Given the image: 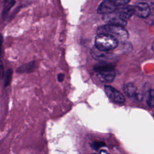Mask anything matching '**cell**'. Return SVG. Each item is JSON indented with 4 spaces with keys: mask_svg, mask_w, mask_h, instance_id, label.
I'll return each mask as SVG.
<instances>
[{
    "mask_svg": "<svg viewBox=\"0 0 154 154\" xmlns=\"http://www.w3.org/2000/svg\"><path fill=\"white\" fill-rule=\"evenodd\" d=\"M104 90L107 96L113 102L122 103L125 101V96L115 88L110 85H106L105 86Z\"/></svg>",
    "mask_w": 154,
    "mask_h": 154,
    "instance_id": "obj_3",
    "label": "cell"
},
{
    "mask_svg": "<svg viewBox=\"0 0 154 154\" xmlns=\"http://www.w3.org/2000/svg\"><path fill=\"white\" fill-rule=\"evenodd\" d=\"M118 41L106 34H97L95 38L94 47L100 51L108 52L113 50L118 45Z\"/></svg>",
    "mask_w": 154,
    "mask_h": 154,
    "instance_id": "obj_2",
    "label": "cell"
},
{
    "mask_svg": "<svg viewBox=\"0 0 154 154\" xmlns=\"http://www.w3.org/2000/svg\"><path fill=\"white\" fill-rule=\"evenodd\" d=\"M103 19L108 25H117L120 26H125L127 22L120 18L117 11H115L108 14H105L103 16Z\"/></svg>",
    "mask_w": 154,
    "mask_h": 154,
    "instance_id": "obj_4",
    "label": "cell"
},
{
    "mask_svg": "<svg viewBox=\"0 0 154 154\" xmlns=\"http://www.w3.org/2000/svg\"><path fill=\"white\" fill-rule=\"evenodd\" d=\"M13 73V70L12 69H8L5 72V78H4V86L5 87H7L10 84L12 79Z\"/></svg>",
    "mask_w": 154,
    "mask_h": 154,
    "instance_id": "obj_13",
    "label": "cell"
},
{
    "mask_svg": "<svg viewBox=\"0 0 154 154\" xmlns=\"http://www.w3.org/2000/svg\"><path fill=\"white\" fill-rule=\"evenodd\" d=\"M4 77V70L2 61L0 60V79H2Z\"/></svg>",
    "mask_w": 154,
    "mask_h": 154,
    "instance_id": "obj_16",
    "label": "cell"
},
{
    "mask_svg": "<svg viewBox=\"0 0 154 154\" xmlns=\"http://www.w3.org/2000/svg\"><path fill=\"white\" fill-rule=\"evenodd\" d=\"M100 154H108V153H106L105 151H103V150H102L101 152H100Z\"/></svg>",
    "mask_w": 154,
    "mask_h": 154,
    "instance_id": "obj_20",
    "label": "cell"
},
{
    "mask_svg": "<svg viewBox=\"0 0 154 154\" xmlns=\"http://www.w3.org/2000/svg\"><path fill=\"white\" fill-rule=\"evenodd\" d=\"M2 43H3V37H2V35L0 33V56L1 55V52H2Z\"/></svg>",
    "mask_w": 154,
    "mask_h": 154,
    "instance_id": "obj_18",
    "label": "cell"
},
{
    "mask_svg": "<svg viewBox=\"0 0 154 154\" xmlns=\"http://www.w3.org/2000/svg\"><path fill=\"white\" fill-rule=\"evenodd\" d=\"M104 144V143H102V142H97V143H93V146L94 147H99L102 146H103Z\"/></svg>",
    "mask_w": 154,
    "mask_h": 154,
    "instance_id": "obj_19",
    "label": "cell"
},
{
    "mask_svg": "<svg viewBox=\"0 0 154 154\" xmlns=\"http://www.w3.org/2000/svg\"><path fill=\"white\" fill-rule=\"evenodd\" d=\"M97 75L101 81L110 82L114 80L116 73L114 70H109L97 73Z\"/></svg>",
    "mask_w": 154,
    "mask_h": 154,
    "instance_id": "obj_7",
    "label": "cell"
},
{
    "mask_svg": "<svg viewBox=\"0 0 154 154\" xmlns=\"http://www.w3.org/2000/svg\"><path fill=\"white\" fill-rule=\"evenodd\" d=\"M5 5L4 6L2 12V16L3 19H5L7 16L8 14V12L14 6V5L16 4V1L14 0H11L10 1H7V4L6 2H5Z\"/></svg>",
    "mask_w": 154,
    "mask_h": 154,
    "instance_id": "obj_12",
    "label": "cell"
},
{
    "mask_svg": "<svg viewBox=\"0 0 154 154\" xmlns=\"http://www.w3.org/2000/svg\"><path fill=\"white\" fill-rule=\"evenodd\" d=\"M35 67V61H32L28 62L26 64H23L19 66L16 69V72L17 73H31L32 72Z\"/></svg>",
    "mask_w": 154,
    "mask_h": 154,
    "instance_id": "obj_9",
    "label": "cell"
},
{
    "mask_svg": "<svg viewBox=\"0 0 154 154\" xmlns=\"http://www.w3.org/2000/svg\"><path fill=\"white\" fill-rule=\"evenodd\" d=\"M97 34H102L109 35L118 42H125L128 38V32L123 26L106 24L102 25L97 28Z\"/></svg>",
    "mask_w": 154,
    "mask_h": 154,
    "instance_id": "obj_1",
    "label": "cell"
},
{
    "mask_svg": "<svg viewBox=\"0 0 154 154\" xmlns=\"http://www.w3.org/2000/svg\"><path fill=\"white\" fill-rule=\"evenodd\" d=\"M91 54L93 58L98 60L109 58V54H108V52L100 51L97 49H96L95 47H93L92 48Z\"/></svg>",
    "mask_w": 154,
    "mask_h": 154,
    "instance_id": "obj_11",
    "label": "cell"
},
{
    "mask_svg": "<svg viewBox=\"0 0 154 154\" xmlns=\"http://www.w3.org/2000/svg\"><path fill=\"white\" fill-rule=\"evenodd\" d=\"M124 91L125 94L129 97H136L137 95V87L131 82L128 83L124 87Z\"/></svg>",
    "mask_w": 154,
    "mask_h": 154,
    "instance_id": "obj_10",
    "label": "cell"
},
{
    "mask_svg": "<svg viewBox=\"0 0 154 154\" xmlns=\"http://www.w3.org/2000/svg\"><path fill=\"white\" fill-rule=\"evenodd\" d=\"M93 154H94V153H93Z\"/></svg>",
    "mask_w": 154,
    "mask_h": 154,
    "instance_id": "obj_22",
    "label": "cell"
},
{
    "mask_svg": "<svg viewBox=\"0 0 154 154\" xmlns=\"http://www.w3.org/2000/svg\"><path fill=\"white\" fill-rule=\"evenodd\" d=\"M147 103L150 108H154V90L153 89L150 90L148 92Z\"/></svg>",
    "mask_w": 154,
    "mask_h": 154,
    "instance_id": "obj_14",
    "label": "cell"
},
{
    "mask_svg": "<svg viewBox=\"0 0 154 154\" xmlns=\"http://www.w3.org/2000/svg\"><path fill=\"white\" fill-rule=\"evenodd\" d=\"M116 5H126L128 4L130 1L128 0H122V1H114Z\"/></svg>",
    "mask_w": 154,
    "mask_h": 154,
    "instance_id": "obj_15",
    "label": "cell"
},
{
    "mask_svg": "<svg viewBox=\"0 0 154 154\" xmlns=\"http://www.w3.org/2000/svg\"><path fill=\"white\" fill-rule=\"evenodd\" d=\"M119 16L121 19L126 20L129 19L133 14H135L134 7L132 6H126L122 8L119 11H117Z\"/></svg>",
    "mask_w": 154,
    "mask_h": 154,
    "instance_id": "obj_8",
    "label": "cell"
},
{
    "mask_svg": "<svg viewBox=\"0 0 154 154\" xmlns=\"http://www.w3.org/2000/svg\"><path fill=\"white\" fill-rule=\"evenodd\" d=\"M134 7L135 14L141 18H147L150 13V7L146 2H139Z\"/></svg>",
    "mask_w": 154,
    "mask_h": 154,
    "instance_id": "obj_6",
    "label": "cell"
},
{
    "mask_svg": "<svg viewBox=\"0 0 154 154\" xmlns=\"http://www.w3.org/2000/svg\"><path fill=\"white\" fill-rule=\"evenodd\" d=\"M152 50L154 51V43H153L152 45Z\"/></svg>",
    "mask_w": 154,
    "mask_h": 154,
    "instance_id": "obj_21",
    "label": "cell"
},
{
    "mask_svg": "<svg viewBox=\"0 0 154 154\" xmlns=\"http://www.w3.org/2000/svg\"><path fill=\"white\" fill-rule=\"evenodd\" d=\"M117 5L114 1H104L101 2L97 8V13L103 15L116 11Z\"/></svg>",
    "mask_w": 154,
    "mask_h": 154,
    "instance_id": "obj_5",
    "label": "cell"
},
{
    "mask_svg": "<svg viewBox=\"0 0 154 154\" xmlns=\"http://www.w3.org/2000/svg\"><path fill=\"white\" fill-rule=\"evenodd\" d=\"M64 79V75L63 73H60L58 75V80L59 82H62Z\"/></svg>",
    "mask_w": 154,
    "mask_h": 154,
    "instance_id": "obj_17",
    "label": "cell"
}]
</instances>
